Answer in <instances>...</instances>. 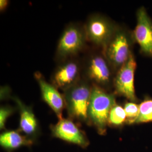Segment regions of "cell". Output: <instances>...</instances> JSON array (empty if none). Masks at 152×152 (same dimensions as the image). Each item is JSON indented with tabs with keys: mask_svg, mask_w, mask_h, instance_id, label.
Segmentation results:
<instances>
[{
	"mask_svg": "<svg viewBox=\"0 0 152 152\" xmlns=\"http://www.w3.org/2000/svg\"><path fill=\"white\" fill-rule=\"evenodd\" d=\"M115 105V100L113 94L106 92L102 87L92 85L88 117L102 132L105 130L109 113Z\"/></svg>",
	"mask_w": 152,
	"mask_h": 152,
	"instance_id": "6da1fadb",
	"label": "cell"
},
{
	"mask_svg": "<svg viewBox=\"0 0 152 152\" xmlns=\"http://www.w3.org/2000/svg\"><path fill=\"white\" fill-rule=\"evenodd\" d=\"M91 88L86 81L80 80L64 91V100L69 114L77 119L88 120V108Z\"/></svg>",
	"mask_w": 152,
	"mask_h": 152,
	"instance_id": "7a4b0ae2",
	"label": "cell"
},
{
	"mask_svg": "<svg viewBox=\"0 0 152 152\" xmlns=\"http://www.w3.org/2000/svg\"><path fill=\"white\" fill-rule=\"evenodd\" d=\"M131 37L124 29L117 28L108 44L104 48V56L114 69H120L129 59Z\"/></svg>",
	"mask_w": 152,
	"mask_h": 152,
	"instance_id": "3957f363",
	"label": "cell"
},
{
	"mask_svg": "<svg viewBox=\"0 0 152 152\" xmlns=\"http://www.w3.org/2000/svg\"><path fill=\"white\" fill-rule=\"evenodd\" d=\"M83 27L87 41L103 49L118 28L106 17L98 14L90 16Z\"/></svg>",
	"mask_w": 152,
	"mask_h": 152,
	"instance_id": "277c9868",
	"label": "cell"
},
{
	"mask_svg": "<svg viewBox=\"0 0 152 152\" xmlns=\"http://www.w3.org/2000/svg\"><path fill=\"white\" fill-rule=\"evenodd\" d=\"M87 41L84 27L71 24L62 33L57 46V56L61 59L77 54L84 48Z\"/></svg>",
	"mask_w": 152,
	"mask_h": 152,
	"instance_id": "5b68a950",
	"label": "cell"
},
{
	"mask_svg": "<svg viewBox=\"0 0 152 152\" xmlns=\"http://www.w3.org/2000/svg\"><path fill=\"white\" fill-rule=\"evenodd\" d=\"M105 56L94 54L88 58L85 66L87 79L99 87L106 86L112 80V72Z\"/></svg>",
	"mask_w": 152,
	"mask_h": 152,
	"instance_id": "8992f818",
	"label": "cell"
},
{
	"mask_svg": "<svg viewBox=\"0 0 152 152\" xmlns=\"http://www.w3.org/2000/svg\"><path fill=\"white\" fill-rule=\"evenodd\" d=\"M136 63L132 54L118 69L114 81L115 91L120 95L134 101L136 100L134 76Z\"/></svg>",
	"mask_w": 152,
	"mask_h": 152,
	"instance_id": "52a82bcc",
	"label": "cell"
},
{
	"mask_svg": "<svg viewBox=\"0 0 152 152\" xmlns=\"http://www.w3.org/2000/svg\"><path fill=\"white\" fill-rule=\"evenodd\" d=\"M133 35L141 51L152 56V22L143 7L137 11V24Z\"/></svg>",
	"mask_w": 152,
	"mask_h": 152,
	"instance_id": "ba28073f",
	"label": "cell"
},
{
	"mask_svg": "<svg viewBox=\"0 0 152 152\" xmlns=\"http://www.w3.org/2000/svg\"><path fill=\"white\" fill-rule=\"evenodd\" d=\"M81 65L76 60H69L59 66L53 77V85L57 88L65 91L80 80Z\"/></svg>",
	"mask_w": 152,
	"mask_h": 152,
	"instance_id": "9c48e42d",
	"label": "cell"
},
{
	"mask_svg": "<svg viewBox=\"0 0 152 152\" xmlns=\"http://www.w3.org/2000/svg\"><path fill=\"white\" fill-rule=\"evenodd\" d=\"M40 87L42 99L53 110L59 120L62 118V112L64 107V98L53 84L46 81L41 73L34 75Z\"/></svg>",
	"mask_w": 152,
	"mask_h": 152,
	"instance_id": "30bf717a",
	"label": "cell"
},
{
	"mask_svg": "<svg viewBox=\"0 0 152 152\" xmlns=\"http://www.w3.org/2000/svg\"><path fill=\"white\" fill-rule=\"evenodd\" d=\"M56 137L81 147L87 146L88 142L84 134L71 120L61 118L53 127Z\"/></svg>",
	"mask_w": 152,
	"mask_h": 152,
	"instance_id": "8fae6325",
	"label": "cell"
},
{
	"mask_svg": "<svg viewBox=\"0 0 152 152\" xmlns=\"http://www.w3.org/2000/svg\"><path fill=\"white\" fill-rule=\"evenodd\" d=\"M20 113V127L22 131L28 135L33 134L37 128V122L32 109L25 105L18 98H14Z\"/></svg>",
	"mask_w": 152,
	"mask_h": 152,
	"instance_id": "7c38bea8",
	"label": "cell"
},
{
	"mask_svg": "<svg viewBox=\"0 0 152 152\" xmlns=\"http://www.w3.org/2000/svg\"><path fill=\"white\" fill-rule=\"evenodd\" d=\"M0 144L6 149H16L22 145L30 144V141L16 131H6L0 136Z\"/></svg>",
	"mask_w": 152,
	"mask_h": 152,
	"instance_id": "4fadbf2b",
	"label": "cell"
},
{
	"mask_svg": "<svg viewBox=\"0 0 152 152\" xmlns=\"http://www.w3.org/2000/svg\"><path fill=\"white\" fill-rule=\"evenodd\" d=\"M152 121V100H147L139 105V113L134 124Z\"/></svg>",
	"mask_w": 152,
	"mask_h": 152,
	"instance_id": "5bb4252c",
	"label": "cell"
},
{
	"mask_svg": "<svg viewBox=\"0 0 152 152\" xmlns=\"http://www.w3.org/2000/svg\"><path fill=\"white\" fill-rule=\"evenodd\" d=\"M127 118L125 109L121 106L115 105L109 115L108 123L115 126L121 125Z\"/></svg>",
	"mask_w": 152,
	"mask_h": 152,
	"instance_id": "9a60e30c",
	"label": "cell"
},
{
	"mask_svg": "<svg viewBox=\"0 0 152 152\" xmlns=\"http://www.w3.org/2000/svg\"><path fill=\"white\" fill-rule=\"evenodd\" d=\"M126 117L130 124H134L139 113V105L134 103H127L125 105Z\"/></svg>",
	"mask_w": 152,
	"mask_h": 152,
	"instance_id": "2e32d148",
	"label": "cell"
},
{
	"mask_svg": "<svg viewBox=\"0 0 152 152\" xmlns=\"http://www.w3.org/2000/svg\"><path fill=\"white\" fill-rule=\"evenodd\" d=\"M14 110L9 107H2L0 109V128L4 129L5 128L6 121L8 117L11 115Z\"/></svg>",
	"mask_w": 152,
	"mask_h": 152,
	"instance_id": "e0dca14e",
	"label": "cell"
},
{
	"mask_svg": "<svg viewBox=\"0 0 152 152\" xmlns=\"http://www.w3.org/2000/svg\"><path fill=\"white\" fill-rule=\"evenodd\" d=\"M9 1L6 0H1L0 1V10L1 11H4L7 8L8 5Z\"/></svg>",
	"mask_w": 152,
	"mask_h": 152,
	"instance_id": "ac0fdd59",
	"label": "cell"
}]
</instances>
